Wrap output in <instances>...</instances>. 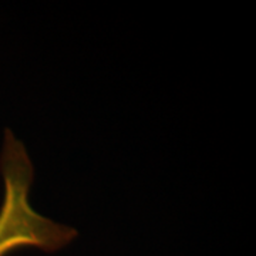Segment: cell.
Instances as JSON below:
<instances>
[{
  "mask_svg": "<svg viewBox=\"0 0 256 256\" xmlns=\"http://www.w3.org/2000/svg\"><path fill=\"white\" fill-rule=\"evenodd\" d=\"M3 196L0 204V256L18 249L53 254L72 244L77 229L47 218L30 202L34 166L24 144L6 130L0 150Z\"/></svg>",
  "mask_w": 256,
  "mask_h": 256,
  "instance_id": "cell-1",
  "label": "cell"
}]
</instances>
